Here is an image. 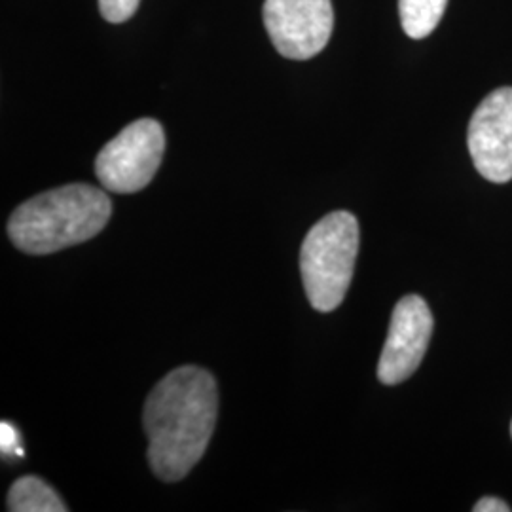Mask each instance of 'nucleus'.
<instances>
[{
  "instance_id": "20e7f679",
  "label": "nucleus",
  "mask_w": 512,
  "mask_h": 512,
  "mask_svg": "<svg viewBox=\"0 0 512 512\" xmlns=\"http://www.w3.org/2000/svg\"><path fill=\"white\" fill-rule=\"evenodd\" d=\"M165 135L160 122L141 118L122 129L95 160L101 186L116 194H133L154 179L164 158Z\"/></svg>"
},
{
  "instance_id": "f8f14e48",
  "label": "nucleus",
  "mask_w": 512,
  "mask_h": 512,
  "mask_svg": "<svg viewBox=\"0 0 512 512\" xmlns=\"http://www.w3.org/2000/svg\"><path fill=\"white\" fill-rule=\"evenodd\" d=\"M475 512H509L511 507L497 497H482L475 505Z\"/></svg>"
},
{
  "instance_id": "423d86ee",
  "label": "nucleus",
  "mask_w": 512,
  "mask_h": 512,
  "mask_svg": "<svg viewBox=\"0 0 512 512\" xmlns=\"http://www.w3.org/2000/svg\"><path fill=\"white\" fill-rule=\"evenodd\" d=\"M467 143L484 179L497 184L512 181V88H499L478 105Z\"/></svg>"
},
{
  "instance_id": "f03ea898",
  "label": "nucleus",
  "mask_w": 512,
  "mask_h": 512,
  "mask_svg": "<svg viewBox=\"0 0 512 512\" xmlns=\"http://www.w3.org/2000/svg\"><path fill=\"white\" fill-rule=\"evenodd\" d=\"M110 215L107 192L92 184H67L21 203L8 222V236L27 255H50L95 238Z\"/></svg>"
},
{
  "instance_id": "9b49d317",
  "label": "nucleus",
  "mask_w": 512,
  "mask_h": 512,
  "mask_svg": "<svg viewBox=\"0 0 512 512\" xmlns=\"http://www.w3.org/2000/svg\"><path fill=\"white\" fill-rule=\"evenodd\" d=\"M0 448H2L4 456H16V458L25 456V450L21 448V440H19L16 427L6 421H2V425H0Z\"/></svg>"
},
{
  "instance_id": "9d476101",
  "label": "nucleus",
  "mask_w": 512,
  "mask_h": 512,
  "mask_svg": "<svg viewBox=\"0 0 512 512\" xmlns=\"http://www.w3.org/2000/svg\"><path fill=\"white\" fill-rule=\"evenodd\" d=\"M139 4L141 0H99V10L110 23H122L137 12Z\"/></svg>"
},
{
  "instance_id": "6e6552de",
  "label": "nucleus",
  "mask_w": 512,
  "mask_h": 512,
  "mask_svg": "<svg viewBox=\"0 0 512 512\" xmlns=\"http://www.w3.org/2000/svg\"><path fill=\"white\" fill-rule=\"evenodd\" d=\"M8 511L65 512L67 505L50 484L38 476L18 478L8 494Z\"/></svg>"
},
{
  "instance_id": "0eeeda50",
  "label": "nucleus",
  "mask_w": 512,
  "mask_h": 512,
  "mask_svg": "<svg viewBox=\"0 0 512 512\" xmlns=\"http://www.w3.org/2000/svg\"><path fill=\"white\" fill-rule=\"evenodd\" d=\"M433 325V313L421 296L408 294L399 300L378 363L382 384H401L418 370L429 348Z\"/></svg>"
},
{
  "instance_id": "1a4fd4ad",
  "label": "nucleus",
  "mask_w": 512,
  "mask_h": 512,
  "mask_svg": "<svg viewBox=\"0 0 512 512\" xmlns=\"http://www.w3.org/2000/svg\"><path fill=\"white\" fill-rule=\"evenodd\" d=\"M448 0H399L404 33L410 38L429 37L444 16Z\"/></svg>"
},
{
  "instance_id": "39448f33",
  "label": "nucleus",
  "mask_w": 512,
  "mask_h": 512,
  "mask_svg": "<svg viewBox=\"0 0 512 512\" xmlns=\"http://www.w3.org/2000/svg\"><path fill=\"white\" fill-rule=\"evenodd\" d=\"M264 25L275 50L306 61L329 44L334 27L330 0H266Z\"/></svg>"
},
{
  "instance_id": "7ed1b4c3",
  "label": "nucleus",
  "mask_w": 512,
  "mask_h": 512,
  "mask_svg": "<svg viewBox=\"0 0 512 512\" xmlns=\"http://www.w3.org/2000/svg\"><path fill=\"white\" fill-rule=\"evenodd\" d=\"M359 255V222L334 211L311 226L300 251V272L311 308L334 311L346 298Z\"/></svg>"
},
{
  "instance_id": "f257e3e1",
  "label": "nucleus",
  "mask_w": 512,
  "mask_h": 512,
  "mask_svg": "<svg viewBox=\"0 0 512 512\" xmlns=\"http://www.w3.org/2000/svg\"><path fill=\"white\" fill-rule=\"evenodd\" d=\"M219 416V391L211 372L179 366L150 391L143 423L148 463L164 482H177L203 458Z\"/></svg>"
},
{
  "instance_id": "ddd939ff",
  "label": "nucleus",
  "mask_w": 512,
  "mask_h": 512,
  "mask_svg": "<svg viewBox=\"0 0 512 512\" xmlns=\"http://www.w3.org/2000/svg\"><path fill=\"white\" fill-rule=\"evenodd\" d=\"M511 435H512V423H511Z\"/></svg>"
}]
</instances>
